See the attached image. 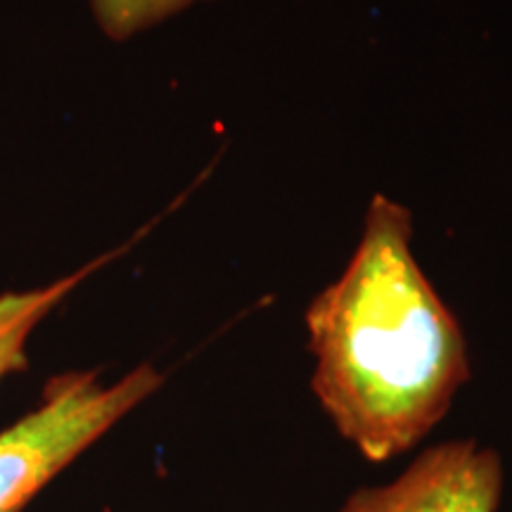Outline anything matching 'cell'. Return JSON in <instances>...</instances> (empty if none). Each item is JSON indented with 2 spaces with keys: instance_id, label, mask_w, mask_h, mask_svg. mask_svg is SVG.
<instances>
[{
  "instance_id": "1",
  "label": "cell",
  "mask_w": 512,
  "mask_h": 512,
  "mask_svg": "<svg viewBox=\"0 0 512 512\" xmlns=\"http://www.w3.org/2000/svg\"><path fill=\"white\" fill-rule=\"evenodd\" d=\"M411 211L368 204L347 271L306 309L311 387L335 430L370 463L420 444L470 377L456 316L415 261Z\"/></svg>"
},
{
  "instance_id": "2",
  "label": "cell",
  "mask_w": 512,
  "mask_h": 512,
  "mask_svg": "<svg viewBox=\"0 0 512 512\" xmlns=\"http://www.w3.org/2000/svg\"><path fill=\"white\" fill-rule=\"evenodd\" d=\"M162 382L152 363H140L114 384H102L98 373L53 377L41 406L0 432V512L22 510Z\"/></svg>"
},
{
  "instance_id": "3",
  "label": "cell",
  "mask_w": 512,
  "mask_h": 512,
  "mask_svg": "<svg viewBox=\"0 0 512 512\" xmlns=\"http://www.w3.org/2000/svg\"><path fill=\"white\" fill-rule=\"evenodd\" d=\"M503 496V463L475 439L430 446L380 486H366L337 512H496Z\"/></svg>"
},
{
  "instance_id": "4",
  "label": "cell",
  "mask_w": 512,
  "mask_h": 512,
  "mask_svg": "<svg viewBox=\"0 0 512 512\" xmlns=\"http://www.w3.org/2000/svg\"><path fill=\"white\" fill-rule=\"evenodd\" d=\"M117 254V252H114ZM114 254L100 256L67 278L55 280L46 287H36L27 292H8L0 294V382L5 377L27 368V344L31 332L38 328L43 318L55 309L57 304L76 290L88 275L105 266Z\"/></svg>"
},
{
  "instance_id": "5",
  "label": "cell",
  "mask_w": 512,
  "mask_h": 512,
  "mask_svg": "<svg viewBox=\"0 0 512 512\" xmlns=\"http://www.w3.org/2000/svg\"><path fill=\"white\" fill-rule=\"evenodd\" d=\"M195 3L204 0H91V10L102 34L112 41H126Z\"/></svg>"
}]
</instances>
